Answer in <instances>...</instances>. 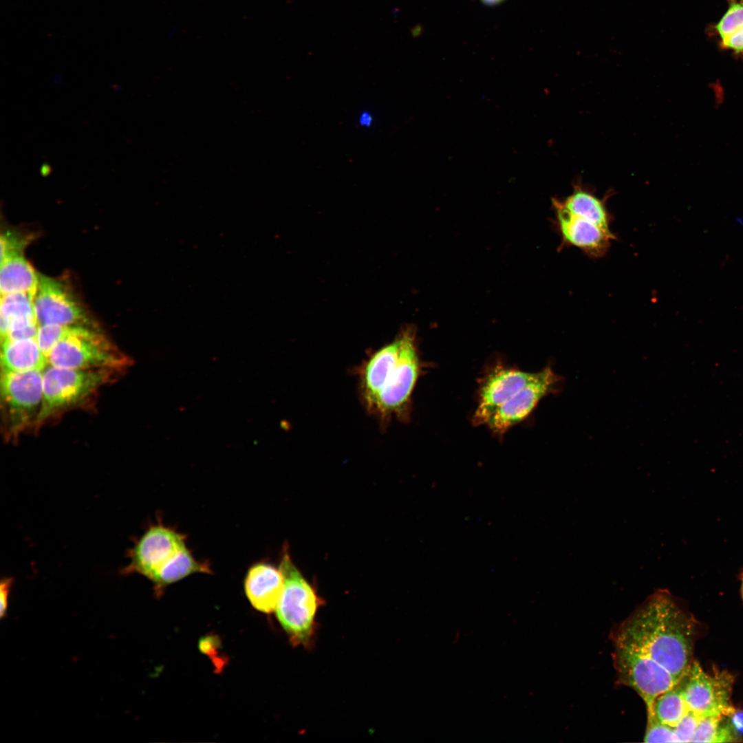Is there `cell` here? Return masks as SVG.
Here are the masks:
<instances>
[{
  "mask_svg": "<svg viewBox=\"0 0 743 743\" xmlns=\"http://www.w3.org/2000/svg\"><path fill=\"white\" fill-rule=\"evenodd\" d=\"M561 380L550 367L537 372L535 378L499 407L486 425L497 435L527 418L545 396L555 392Z\"/></svg>",
  "mask_w": 743,
  "mask_h": 743,
  "instance_id": "obj_11",
  "label": "cell"
},
{
  "mask_svg": "<svg viewBox=\"0 0 743 743\" xmlns=\"http://www.w3.org/2000/svg\"><path fill=\"white\" fill-rule=\"evenodd\" d=\"M1 371H43L48 365L36 338L1 341Z\"/></svg>",
  "mask_w": 743,
  "mask_h": 743,
  "instance_id": "obj_15",
  "label": "cell"
},
{
  "mask_svg": "<svg viewBox=\"0 0 743 743\" xmlns=\"http://www.w3.org/2000/svg\"><path fill=\"white\" fill-rule=\"evenodd\" d=\"M482 3L487 6H495L503 3L506 0H480Z\"/></svg>",
  "mask_w": 743,
  "mask_h": 743,
  "instance_id": "obj_32",
  "label": "cell"
},
{
  "mask_svg": "<svg viewBox=\"0 0 743 743\" xmlns=\"http://www.w3.org/2000/svg\"><path fill=\"white\" fill-rule=\"evenodd\" d=\"M739 578H740V579L741 581L740 592H741V595H742V599H743V569H742V570L740 571Z\"/></svg>",
  "mask_w": 743,
  "mask_h": 743,
  "instance_id": "obj_33",
  "label": "cell"
},
{
  "mask_svg": "<svg viewBox=\"0 0 743 743\" xmlns=\"http://www.w3.org/2000/svg\"><path fill=\"white\" fill-rule=\"evenodd\" d=\"M34 299V296L25 292H13L1 295V338L6 334L11 323L25 318L36 317Z\"/></svg>",
  "mask_w": 743,
  "mask_h": 743,
  "instance_id": "obj_19",
  "label": "cell"
},
{
  "mask_svg": "<svg viewBox=\"0 0 743 743\" xmlns=\"http://www.w3.org/2000/svg\"><path fill=\"white\" fill-rule=\"evenodd\" d=\"M186 536L161 521L151 524L128 551L129 562L122 573H137L151 581L186 546Z\"/></svg>",
  "mask_w": 743,
  "mask_h": 743,
  "instance_id": "obj_9",
  "label": "cell"
},
{
  "mask_svg": "<svg viewBox=\"0 0 743 743\" xmlns=\"http://www.w3.org/2000/svg\"><path fill=\"white\" fill-rule=\"evenodd\" d=\"M689 711L677 683L655 699L651 716L654 715L660 722L674 727Z\"/></svg>",
  "mask_w": 743,
  "mask_h": 743,
  "instance_id": "obj_20",
  "label": "cell"
},
{
  "mask_svg": "<svg viewBox=\"0 0 743 743\" xmlns=\"http://www.w3.org/2000/svg\"><path fill=\"white\" fill-rule=\"evenodd\" d=\"M0 263L1 295L25 292L35 297L39 274L23 254L8 257L1 261Z\"/></svg>",
  "mask_w": 743,
  "mask_h": 743,
  "instance_id": "obj_17",
  "label": "cell"
},
{
  "mask_svg": "<svg viewBox=\"0 0 743 743\" xmlns=\"http://www.w3.org/2000/svg\"><path fill=\"white\" fill-rule=\"evenodd\" d=\"M685 676V683L678 685L690 711L699 718L729 715L733 711L731 696L734 678L729 672L715 669L710 674L693 662Z\"/></svg>",
  "mask_w": 743,
  "mask_h": 743,
  "instance_id": "obj_8",
  "label": "cell"
},
{
  "mask_svg": "<svg viewBox=\"0 0 743 743\" xmlns=\"http://www.w3.org/2000/svg\"><path fill=\"white\" fill-rule=\"evenodd\" d=\"M282 550L279 568L284 588L276 608L277 617L292 644L308 646L314 635L321 600L292 561L287 546Z\"/></svg>",
  "mask_w": 743,
  "mask_h": 743,
  "instance_id": "obj_3",
  "label": "cell"
},
{
  "mask_svg": "<svg viewBox=\"0 0 743 743\" xmlns=\"http://www.w3.org/2000/svg\"><path fill=\"white\" fill-rule=\"evenodd\" d=\"M284 588V578L279 568L259 561L248 569L244 580L248 599L257 610L270 613L277 608Z\"/></svg>",
  "mask_w": 743,
  "mask_h": 743,
  "instance_id": "obj_14",
  "label": "cell"
},
{
  "mask_svg": "<svg viewBox=\"0 0 743 743\" xmlns=\"http://www.w3.org/2000/svg\"><path fill=\"white\" fill-rule=\"evenodd\" d=\"M537 372L497 366L482 380L477 406L473 416L474 425L486 424L494 412L520 389L533 380Z\"/></svg>",
  "mask_w": 743,
  "mask_h": 743,
  "instance_id": "obj_12",
  "label": "cell"
},
{
  "mask_svg": "<svg viewBox=\"0 0 743 743\" xmlns=\"http://www.w3.org/2000/svg\"><path fill=\"white\" fill-rule=\"evenodd\" d=\"M12 583L13 579L9 577L3 579L0 583V617L1 618L7 614L8 596Z\"/></svg>",
  "mask_w": 743,
  "mask_h": 743,
  "instance_id": "obj_28",
  "label": "cell"
},
{
  "mask_svg": "<svg viewBox=\"0 0 743 743\" xmlns=\"http://www.w3.org/2000/svg\"><path fill=\"white\" fill-rule=\"evenodd\" d=\"M720 46L722 49L731 50L736 54H743V28L721 40Z\"/></svg>",
  "mask_w": 743,
  "mask_h": 743,
  "instance_id": "obj_27",
  "label": "cell"
},
{
  "mask_svg": "<svg viewBox=\"0 0 743 743\" xmlns=\"http://www.w3.org/2000/svg\"><path fill=\"white\" fill-rule=\"evenodd\" d=\"M48 365L69 369H109L120 371L132 360L94 327L70 326L54 347Z\"/></svg>",
  "mask_w": 743,
  "mask_h": 743,
  "instance_id": "obj_4",
  "label": "cell"
},
{
  "mask_svg": "<svg viewBox=\"0 0 743 743\" xmlns=\"http://www.w3.org/2000/svg\"><path fill=\"white\" fill-rule=\"evenodd\" d=\"M731 716V724H729L732 730L737 735H743V710H733V711L729 715Z\"/></svg>",
  "mask_w": 743,
  "mask_h": 743,
  "instance_id": "obj_29",
  "label": "cell"
},
{
  "mask_svg": "<svg viewBox=\"0 0 743 743\" xmlns=\"http://www.w3.org/2000/svg\"><path fill=\"white\" fill-rule=\"evenodd\" d=\"M69 325L45 324L39 325L36 339L43 354L48 357L58 342L63 337Z\"/></svg>",
  "mask_w": 743,
  "mask_h": 743,
  "instance_id": "obj_23",
  "label": "cell"
},
{
  "mask_svg": "<svg viewBox=\"0 0 743 743\" xmlns=\"http://www.w3.org/2000/svg\"><path fill=\"white\" fill-rule=\"evenodd\" d=\"M559 201L569 213L588 220L603 229L612 232V216L606 206V199L597 197L589 189L577 185L566 197Z\"/></svg>",
  "mask_w": 743,
  "mask_h": 743,
  "instance_id": "obj_16",
  "label": "cell"
},
{
  "mask_svg": "<svg viewBox=\"0 0 743 743\" xmlns=\"http://www.w3.org/2000/svg\"><path fill=\"white\" fill-rule=\"evenodd\" d=\"M552 205L554 213V225L561 238L559 248L575 247L593 258L605 255L611 241L616 239L612 232L571 214L561 206L557 198L552 199Z\"/></svg>",
  "mask_w": 743,
  "mask_h": 743,
  "instance_id": "obj_13",
  "label": "cell"
},
{
  "mask_svg": "<svg viewBox=\"0 0 743 743\" xmlns=\"http://www.w3.org/2000/svg\"><path fill=\"white\" fill-rule=\"evenodd\" d=\"M645 742H678L674 727L658 721L654 715L647 717Z\"/></svg>",
  "mask_w": 743,
  "mask_h": 743,
  "instance_id": "obj_24",
  "label": "cell"
},
{
  "mask_svg": "<svg viewBox=\"0 0 743 743\" xmlns=\"http://www.w3.org/2000/svg\"><path fill=\"white\" fill-rule=\"evenodd\" d=\"M51 166L48 164H43L41 167V174L43 176H47L51 173Z\"/></svg>",
  "mask_w": 743,
  "mask_h": 743,
  "instance_id": "obj_30",
  "label": "cell"
},
{
  "mask_svg": "<svg viewBox=\"0 0 743 743\" xmlns=\"http://www.w3.org/2000/svg\"><path fill=\"white\" fill-rule=\"evenodd\" d=\"M700 718L689 711L674 727L678 742H691Z\"/></svg>",
  "mask_w": 743,
  "mask_h": 743,
  "instance_id": "obj_26",
  "label": "cell"
},
{
  "mask_svg": "<svg viewBox=\"0 0 743 743\" xmlns=\"http://www.w3.org/2000/svg\"><path fill=\"white\" fill-rule=\"evenodd\" d=\"M209 563L197 559L186 546L177 553L151 581L155 594L168 585L195 573H211Z\"/></svg>",
  "mask_w": 743,
  "mask_h": 743,
  "instance_id": "obj_18",
  "label": "cell"
},
{
  "mask_svg": "<svg viewBox=\"0 0 743 743\" xmlns=\"http://www.w3.org/2000/svg\"><path fill=\"white\" fill-rule=\"evenodd\" d=\"M119 371L109 369H69L52 365L43 371V398L35 424L77 405L114 380Z\"/></svg>",
  "mask_w": 743,
  "mask_h": 743,
  "instance_id": "obj_5",
  "label": "cell"
},
{
  "mask_svg": "<svg viewBox=\"0 0 743 743\" xmlns=\"http://www.w3.org/2000/svg\"><path fill=\"white\" fill-rule=\"evenodd\" d=\"M43 398V371L1 372V403L6 434L17 437L35 424Z\"/></svg>",
  "mask_w": 743,
  "mask_h": 743,
  "instance_id": "obj_7",
  "label": "cell"
},
{
  "mask_svg": "<svg viewBox=\"0 0 743 743\" xmlns=\"http://www.w3.org/2000/svg\"><path fill=\"white\" fill-rule=\"evenodd\" d=\"M696 626L680 601L666 589L650 594L612 633V643L638 649L679 682L693 663Z\"/></svg>",
  "mask_w": 743,
  "mask_h": 743,
  "instance_id": "obj_1",
  "label": "cell"
},
{
  "mask_svg": "<svg viewBox=\"0 0 743 743\" xmlns=\"http://www.w3.org/2000/svg\"><path fill=\"white\" fill-rule=\"evenodd\" d=\"M420 371L416 331L407 326L372 352L358 369V390L365 407L383 424L393 418L407 421Z\"/></svg>",
  "mask_w": 743,
  "mask_h": 743,
  "instance_id": "obj_2",
  "label": "cell"
},
{
  "mask_svg": "<svg viewBox=\"0 0 743 743\" xmlns=\"http://www.w3.org/2000/svg\"><path fill=\"white\" fill-rule=\"evenodd\" d=\"M34 308L39 325L96 327L67 287L61 281L43 274H39Z\"/></svg>",
  "mask_w": 743,
  "mask_h": 743,
  "instance_id": "obj_10",
  "label": "cell"
},
{
  "mask_svg": "<svg viewBox=\"0 0 743 743\" xmlns=\"http://www.w3.org/2000/svg\"><path fill=\"white\" fill-rule=\"evenodd\" d=\"M725 715H714L700 718L691 742H730L736 735L729 724H722Z\"/></svg>",
  "mask_w": 743,
  "mask_h": 743,
  "instance_id": "obj_21",
  "label": "cell"
},
{
  "mask_svg": "<svg viewBox=\"0 0 743 743\" xmlns=\"http://www.w3.org/2000/svg\"><path fill=\"white\" fill-rule=\"evenodd\" d=\"M613 647L612 658L618 682L634 689L644 701L647 717L652 715L655 699L678 681L643 652L621 644L613 643Z\"/></svg>",
  "mask_w": 743,
  "mask_h": 743,
  "instance_id": "obj_6",
  "label": "cell"
},
{
  "mask_svg": "<svg viewBox=\"0 0 743 743\" xmlns=\"http://www.w3.org/2000/svg\"><path fill=\"white\" fill-rule=\"evenodd\" d=\"M28 242V237H22L11 231L5 232L0 237L1 261L8 257L23 254Z\"/></svg>",
  "mask_w": 743,
  "mask_h": 743,
  "instance_id": "obj_25",
  "label": "cell"
},
{
  "mask_svg": "<svg viewBox=\"0 0 743 743\" xmlns=\"http://www.w3.org/2000/svg\"><path fill=\"white\" fill-rule=\"evenodd\" d=\"M372 118L368 114H365L361 116L360 122L363 125L368 126L370 125Z\"/></svg>",
  "mask_w": 743,
  "mask_h": 743,
  "instance_id": "obj_31",
  "label": "cell"
},
{
  "mask_svg": "<svg viewBox=\"0 0 743 743\" xmlns=\"http://www.w3.org/2000/svg\"><path fill=\"white\" fill-rule=\"evenodd\" d=\"M743 28V0H732L714 29L721 40Z\"/></svg>",
  "mask_w": 743,
  "mask_h": 743,
  "instance_id": "obj_22",
  "label": "cell"
}]
</instances>
